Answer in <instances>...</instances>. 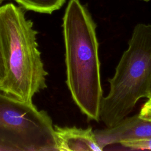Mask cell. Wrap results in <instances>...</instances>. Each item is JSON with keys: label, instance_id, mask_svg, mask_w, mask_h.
Listing matches in <instances>:
<instances>
[{"label": "cell", "instance_id": "obj_1", "mask_svg": "<svg viewBox=\"0 0 151 151\" xmlns=\"http://www.w3.org/2000/svg\"><path fill=\"white\" fill-rule=\"evenodd\" d=\"M62 27L67 86L81 112L99 122L103 96L96 24L80 0H69Z\"/></svg>", "mask_w": 151, "mask_h": 151}, {"label": "cell", "instance_id": "obj_2", "mask_svg": "<svg viewBox=\"0 0 151 151\" xmlns=\"http://www.w3.org/2000/svg\"><path fill=\"white\" fill-rule=\"evenodd\" d=\"M38 32L23 10L12 3L0 6V46L6 77L0 90L26 102L47 87L48 73L38 50Z\"/></svg>", "mask_w": 151, "mask_h": 151}, {"label": "cell", "instance_id": "obj_3", "mask_svg": "<svg viewBox=\"0 0 151 151\" xmlns=\"http://www.w3.org/2000/svg\"><path fill=\"white\" fill-rule=\"evenodd\" d=\"M109 91L103 97L100 120L112 127L126 117L142 98L151 97V24H138L122 54Z\"/></svg>", "mask_w": 151, "mask_h": 151}, {"label": "cell", "instance_id": "obj_4", "mask_svg": "<svg viewBox=\"0 0 151 151\" xmlns=\"http://www.w3.org/2000/svg\"><path fill=\"white\" fill-rule=\"evenodd\" d=\"M58 151L51 117L0 90V151Z\"/></svg>", "mask_w": 151, "mask_h": 151}, {"label": "cell", "instance_id": "obj_5", "mask_svg": "<svg viewBox=\"0 0 151 151\" xmlns=\"http://www.w3.org/2000/svg\"><path fill=\"white\" fill-rule=\"evenodd\" d=\"M101 150L111 145L130 139L151 138V122L141 119L138 114L126 117L112 127L94 131Z\"/></svg>", "mask_w": 151, "mask_h": 151}, {"label": "cell", "instance_id": "obj_6", "mask_svg": "<svg viewBox=\"0 0 151 151\" xmlns=\"http://www.w3.org/2000/svg\"><path fill=\"white\" fill-rule=\"evenodd\" d=\"M54 127L58 151H101L92 127Z\"/></svg>", "mask_w": 151, "mask_h": 151}, {"label": "cell", "instance_id": "obj_7", "mask_svg": "<svg viewBox=\"0 0 151 151\" xmlns=\"http://www.w3.org/2000/svg\"><path fill=\"white\" fill-rule=\"evenodd\" d=\"M25 9L34 12L51 14L60 9L66 0H14Z\"/></svg>", "mask_w": 151, "mask_h": 151}, {"label": "cell", "instance_id": "obj_8", "mask_svg": "<svg viewBox=\"0 0 151 151\" xmlns=\"http://www.w3.org/2000/svg\"><path fill=\"white\" fill-rule=\"evenodd\" d=\"M119 144L131 150H151V138L127 140Z\"/></svg>", "mask_w": 151, "mask_h": 151}, {"label": "cell", "instance_id": "obj_9", "mask_svg": "<svg viewBox=\"0 0 151 151\" xmlns=\"http://www.w3.org/2000/svg\"><path fill=\"white\" fill-rule=\"evenodd\" d=\"M138 116L141 119L151 122V97L142 106Z\"/></svg>", "mask_w": 151, "mask_h": 151}, {"label": "cell", "instance_id": "obj_10", "mask_svg": "<svg viewBox=\"0 0 151 151\" xmlns=\"http://www.w3.org/2000/svg\"><path fill=\"white\" fill-rule=\"evenodd\" d=\"M6 77V68L4 60L0 46V87L2 84Z\"/></svg>", "mask_w": 151, "mask_h": 151}, {"label": "cell", "instance_id": "obj_11", "mask_svg": "<svg viewBox=\"0 0 151 151\" xmlns=\"http://www.w3.org/2000/svg\"><path fill=\"white\" fill-rule=\"evenodd\" d=\"M140 1H145V2H148V1H149L150 0H140Z\"/></svg>", "mask_w": 151, "mask_h": 151}, {"label": "cell", "instance_id": "obj_12", "mask_svg": "<svg viewBox=\"0 0 151 151\" xmlns=\"http://www.w3.org/2000/svg\"><path fill=\"white\" fill-rule=\"evenodd\" d=\"M3 1H5V0H0V3H1V2H2Z\"/></svg>", "mask_w": 151, "mask_h": 151}]
</instances>
